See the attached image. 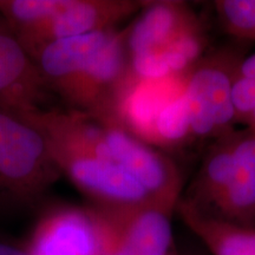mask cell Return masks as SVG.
<instances>
[{
    "label": "cell",
    "instance_id": "obj_6",
    "mask_svg": "<svg viewBox=\"0 0 255 255\" xmlns=\"http://www.w3.org/2000/svg\"><path fill=\"white\" fill-rule=\"evenodd\" d=\"M91 208L100 222L101 255H182L175 242L174 210L157 205Z\"/></svg>",
    "mask_w": 255,
    "mask_h": 255
},
{
    "label": "cell",
    "instance_id": "obj_2",
    "mask_svg": "<svg viewBox=\"0 0 255 255\" xmlns=\"http://www.w3.org/2000/svg\"><path fill=\"white\" fill-rule=\"evenodd\" d=\"M145 0H0V15L32 56L47 44L114 30Z\"/></svg>",
    "mask_w": 255,
    "mask_h": 255
},
{
    "label": "cell",
    "instance_id": "obj_18",
    "mask_svg": "<svg viewBox=\"0 0 255 255\" xmlns=\"http://www.w3.org/2000/svg\"><path fill=\"white\" fill-rule=\"evenodd\" d=\"M182 255H208V253L203 250V251H196V250H190L187 252H182Z\"/></svg>",
    "mask_w": 255,
    "mask_h": 255
},
{
    "label": "cell",
    "instance_id": "obj_10",
    "mask_svg": "<svg viewBox=\"0 0 255 255\" xmlns=\"http://www.w3.org/2000/svg\"><path fill=\"white\" fill-rule=\"evenodd\" d=\"M234 150L235 163L227 187L207 215L255 228V132L247 128L235 129Z\"/></svg>",
    "mask_w": 255,
    "mask_h": 255
},
{
    "label": "cell",
    "instance_id": "obj_9",
    "mask_svg": "<svg viewBox=\"0 0 255 255\" xmlns=\"http://www.w3.org/2000/svg\"><path fill=\"white\" fill-rule=\"evenodd\" d=\"M36 64L0 15V110L21 117L55 108Z\"/></svg>",
    "mask_w": 255,
    "mask_h": 255
},
{
    "label": "cell",
    "instance_id": "obj_12",
    "mask_svg": "<svg viewBox=\"0 0 255 255\" xmlns=\"http://www.w3.org/2000/svg\"><path fill=\"white\" fill-rule=\"evenodd\" d=\"M176 214L193 233L208 255H255V228L203 214L182 199Z\"/></svg>",
    "mask_w": 255,
    "mask_h": 255
},
{
    "label": "cell",
    "instance_id": "obj_15",
    "mask_svg": "<svg viewBox=\"0 0 255 255\" xmlns=\"http://www.w3.org/2000/svg\"><path fill=\"white\" fill-rule=\"evenodd\" d=\"M231 104L235 126L247 128L255 109V79L238 72L232 85Z\"/></svg>",
    "mask_w": 255,
    "mask_h": 255
},
{
    "label": "cell",
    "instance_id": "obj_5",
    "mask_svg": "<svg viewBox=\"0 0 255 255\" xmlns=\"http://www.w3.org/2000/svg\"><path fill=\"white\" fill-rule=\"evenodd\" d=\"M46 141L62 175L88 200V206L126 209L155 205L145 190L116 162L68 143L47 138Z\"/></svg>",
    "mask_w": 255,
    "mask_h": 255
},
{
    "label": "cell",
    "instance_id": "obj_1",
    "mask_svg": "<svg viewBox=\"0 0 255 255\" xmlns=\"http://www.w3.org/2000/svg\"><path fill=\"white\" fill-rule=\"evenodd\" d=\"M32 59L64 109L119 126V104L129 77L126 27L53 41Z\"/></svg>",
    "mask_w": 255,
    "mask_h": 255
},
{
    "label": "cell",
    "instance_id": "obj_7",
    "mask_svg": "<svg viewBox=\"0 0 255 255\" xmlns=\"http://www.w3.org/2000/svg\"><path fill=\"white\" fill-rule=\"evenodd\" d=\"M105 139L117 164L141 186L155 205L176 212L183 178L175 162L116 124H103Z\"/></svg>",
    "mask_w": 255,
    "mask_h": 255
},
{
    "label": "cell",
    "instance_id": "obj_11",
    "mask_svg": "<svg viewBox=\"0 0 255 255\" xmlns=\"http://www.w3.org/2000/svg\"><path fill=\"white\" fill-rule=\"evenodd\" d=\"M199 21L195 12L184 1H145L144 7L126 26L129 57L162 49Z\"/></svg>",
    "mask_w": 255,
    "mask_h": 255
},
{
    "label": "cell",
    "instance_id": "obj_3",
    "mask_svg": "<svg viewBox=\"0 0 255 255\" xmlns=\"http://www.w3.org/2000/svg\"><path fill=\"white\" fill-rule=\"evenodd\" d=\"M62 176L43 133L0 110V213L37 208Z\"/></svg>",
    "mask_w": 255,
    "mask_h": 255
},
{
    "label": "cell",
    "instance_id": "obj_4",
    "mask_svg": "<svg viewBox=\"0 0 255 255\" xmlns=\"http://www.w3.org/2000/svg\"><path fill=\"white\" fill-rule=\"evenodd\" d=\"M245 53L225 46L201 57L187 73L184 100L194 141H215L235 129L231 91Z\"/></svg>",
    "mask_w": 255,
    "mask_h": 255
},
{
    "label": "cell",
    "instance_id": "obj_16",
    "mask_svg": "<svg viewBox=\"0 0 255 255\" xmlns=\"http://www.w3.org/2000/svg\"><path fill=\"white\" fill-rule=\"evenodd\" d=\"M0 255H31L24 244L0 233Z\"/></svg>",
    "mask_w": 255,
    "mask_h": 255
},
{
    "label": "cell",
    "instance_id": "obj_19",
    "mask_svg": "<svg viewBox=\"0 0 255 255\" xmlns=\"http://www.w3.org/2000/svg\"><path fill=\"white\" fill-rule=\"evenodd\" d=\"M247 129L251 130V131L255 132V109H254L253 115H252V117H251V120H250V123H248Z\"/></svg>",
    "mask_w": 255,
    "mask_h": 255
},
{
    "label": "cell",
    "instance_id": "obj_17",
    "mask_svg": "<svg viewBox=\"0 0 255 255\" xmlns=\"http://www.w3.org/2000/svg\"><path fill=\"white\" fill-rule=\"evenodd\" d=\"M239 72L241 75L255 79V52L247 56L246 58L242 60Z\"/></svg>",
    "mask_w": 255,
    "mask_h": 255
},
{
    "label": "cell",
    "instance_id": "obj_14",
    "mask_svg": "<svg viewBox=\"0 0 255 255\" xmlns=\"http://www.w3.org/2000/svg\"><path fill=\"white\" fill-rule=\"evenodd\" d=\"M214 7L228 34L240 40H255V0H218Z\"/></svg>",
    "mask_w": 255,
    "mask_h": 255
},
{
    "label": "cell",
    "instance_id": "obj_13",
    "mask_svg": "<svg viewBox=\"0 0 255 255\" xmlns=\"http://www.w3.org/2000/svg\"><path fill=\"white\" fill-rule=\"evenodd\" d=\"M194 141L183 92L159 111L151 124L145 143L156 149H178Z\"/></svg>",
    "mask_w": 255,
    "mask_h": 255
},
{
    "label": "cell",
    "instance_id": "obj_8",
    "mask_svg": "<svg viewBox=\"0 0 255 255\" xmlns=\"http://www.w3.org/2000/svg\"><path fill=\"white\" fill-rule=\"evenodd\" d=\"M24 245L31 255H101L100 222L90 206L49 207Z\"/></svg>",
    "mask_w": 255,
    "mask_h": 255
}]
</instances>
